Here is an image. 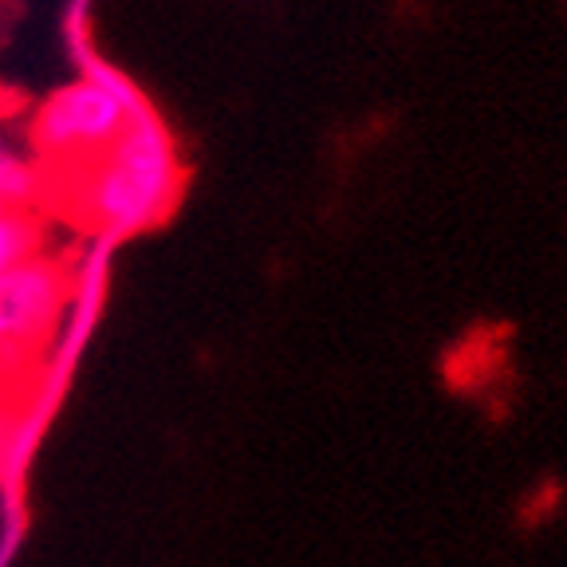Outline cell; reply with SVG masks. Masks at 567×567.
Wrapping results in <instances>:
<instances>
[{"label":"cell","mask_w":567,"mask_h":567,"mask_svg":"<svg viewBox=\"0 0 567 567\" xmlns=\"http://www.w3.org/2000/svg\"><path fill=\"white\" fill-rule=\"evenodd\" d=\"M71 174V209L103 237H131L169 217L182 197V154L151 103H138L111 146L91 154Z\"/></svg>","instance_id":"obj_1"},{"label":"cell","mask_w":567,"mask_h":567,"mask_svg":"<svg viewBox=\"0 0 567 567\" xmlns=\"http://www.w3.org/2000/svg\"><path fill=\"white\" fill-rule=\"evenodd\" d=\"M71 52L80 60L83 75L63 83L40 103L32 118V142L52 166H80L91 154L118 138L131 111L146 99L138 95L123 71H115L106 60H99L87 48V35L80 24H68Z\"/></svg>","instance_id":"obj_2"},{"label":"cell","mask_w":567,"mask_h":567,"mask_svg":"<svg viewBox=\"0 0 567 567\" xmlns=\"http://www.w3.org/2000/svg\"><path fill=\"white\" fill-rule=\"evenodd\" d=\"M564 501H567V488H564V481H559V477L536 481V485L520 496V505H516V524H520L524 532L544 528V524H548L551 516L564 508Z\"/></svg>","instance_id":"obj_6"},{"label":"cell","mask_w":567,"mask_h":567,"mask_svg":"<svg viewBox=\"0 0 567 567\" xmlns=\"http://www.w3.org/2000/svg\"><path fill=\"white\" fill-rule=\"evenodd\" d=\"M35 186H40L35 166L12 146V142L0 138V205H17V209H24V205L35 197Z\"/></svg>","instance_id":"obj_5"},{"label":"cell","mask_w":567,"mask_h":567,"mask_svg":"<svg viewBox=\"0 0 567 567\" xmlns=\"http://www.w3.org/2000/svg\"><path fill=\"white\" fill-rule=\"evenodd\" d=\"M35 240H40V229L28 217V209H4L0 213V272L12 268L17 260L32 257Z\"/></svg>","instance_id":"obj_7"},{"label":"cell","mask_w":567,"mask_h":567,"mask_svg":"<svg viewBox=\"0 0 567 567\" xmlns=\"http://www.w3.org/2000/svg\"><path fill=\"white\" fill-rule=\"evenodd\" d=\"M68 300V276L55 260L24 257L0 272V359L28 354L48 339Z\"/></svg>","instance_id":"obj_3"},{"label":"cell","mask_w":567,"mask_h":567,"mask_svg":"<svg viewBox=\"0 0 567 567\" xmlns=\"http://www.w3.org/2000/svg\"><path fill=\"white\" fill-rule=\"evenodd\" d=\"M505 367V331L501 328H477L445 351L442 359V382L450 394L481 399L493 406V382Z\"/></svg>","instance_id":"obj_4"},{"label":"cell","mask_w":567,"mask_h":567,"mask_svg":"<svg viewBox=\"0 0 567 567\" xmlns=\"http://www.w3.org/2000/svg\"><path fill=\"white\" fill-rule=\"evenodd\" d=\"M4 209H17V205H0V213H4Z\"/></svg>","instance_id":"obj_8"}]
</instances>
